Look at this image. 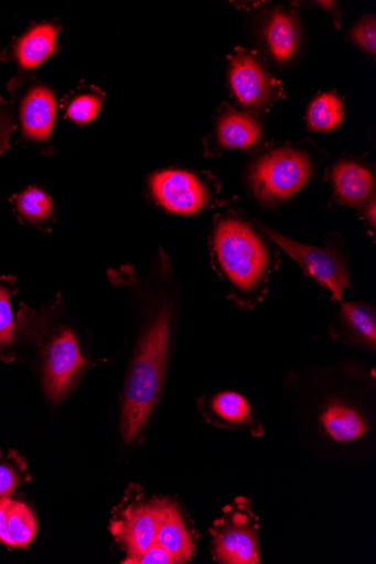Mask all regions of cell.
I'll return each mask as SVG.
<instances>
[{
	"instance_id": "6da1fadb",
	"label": "cell",
	"mask_w": 376,
	"mask_h": 564,
	"mask_svg": "<svg viewBox=\"0 0 376 564\" xmlns=\"http://www.w3.org/2000/svg\"><path fill=\"white\" fill-rule=\"evenodd\" d=\"M144 279L152 315L140 336L126 381L122 433L127 443L146 425L163 393L168 375L176 284L164 251H160L152 272Z\"/></svg>"
},
{
	"instance_id": "7a4b0ae2",
	"label": "cell",
	"mask_w": 376,
	"mask_h": 564,
	"mask_svg": "<svg viewBox=\"0 0 376 564\" xmlns=\"http://www.w3.org/2000/svg\"><path fill=\"white\" fill-rule=\"evenodd\" d=\"M212 247L229 297L244 310H253L264 300L277 269L270 249L249 224L235 218L218 223Z\"/></svg>"
},
{
	"instance_id": "3957f363",
	"label": "cell",
	"mask_w": 376,
	"mask_h": 564,
	"mask_svg": "<svg viewBox=\"0 0 376 564\" xmlns=\"http://www.w3.org/2000/svg\"><path fill=\"white\" fill-rule=\"evenodd\" d=\"M19 332L32 340L46 398L57 404L68 394L87 366L76 334L50 322L49 307L41 312L21 304Z\"/></svg>"
},
{
	"instance_id": "277c9868",
	"label": "cell",
	"mask_w": 376,
	"mask_h": 564,
	"mask_svg": "<svg viewBox=\"0 0 376 564\" xmlns=\"http://www.w3.org/2000/svg\"><path fill=\"white\" fill-rule=\"evenodd\" d=\"M303 152L281 149L267 153L251 169L249 181L255 196L267 204L284 202L299 193L312 176Z\"/></svg>"
},
{
	"instance_id": "5b68a950",
	"label": "cell",
	"mask_w": 376,
	"mask_h": 564,
	"mask_svg": "<svg viewBox=\"0 0 376 564\" xmlns=\"http://www.w3.org/2000/svg\"><path fill=\"white\" fill-rule=\"evenodd\" d=\"M260 228L297 262L304 275L330 290L335 302H343L345 291L352 286L348 262L343 252L334 246H308L262 225Z\"/></svg>"
},
{
	"instance_id": "8992f818",
	"label": "cell",
	"mask_w": 376,
	"mask_h": 564,
	"mask_svg": "<svg viewBox=\"0 0 376 564\" xmlns=\"http://www.w3.org/2000/svg\"><path fill=\"white\" fill-rule=\"evenodd\" d=\"M258 519L246 498L226 507L225 516L211 530L213 555L219 563H260L258 545Z\"/></svg>"
},
{
	"instance_id": "52a82bcc",
	"label": "cell",
	"mask_w": 376,
	"mask_h": 564,
	"mask_svg": "<svg viewBox=\"0 0 376 564\" xmlns=\"http://www.w3.org/2000/svg\"><path fill=\"white\" fill-rule=\"evenodd\" d=\"M149 188L154 202L164 210L192 216L204 210L211 193L207 184L197 175L179 170H169L153 174Z\"/></svg>"
},
{
	"instance_id": "ba28073f",
	"label": "cell",
	"mask_w": 376,
	"mask_h": 564,
	"mask_svg": "<svg viewBox=\"0 0 376 564\" xmlns=\"http://www.w3.org/2000/svg\"><path fill=\"white\" fill-rule=\"evenodd\" d=\"M23 90L15 89L19 99V118L25 140L45 147L51 140L57 119L56 94L39 82H25Z\"/></svg>"
},
{
	"instance_id": "9c48e42d",
	"label": "cell",
	"mask_w": 376,
	"mask_h": 564,
	"mask_svg": "<svg viewBox=\"0 0 376 564\" xmlns=\"http://www.w3.org/2000/svg\"><path fill=\"white\" fill-rule=\"evenodd\" d=\"M330 332L339 341L374 351L376 348L374 306L363 301L342 303L341 312L333 321Z\"/></svg>"
},
{
	"instance_id": "30bf717a",
	"label": "cell",
	"mask_w": 376,
	"mask_h": 564,
	"mask_svg": "<svg viewBox=\"0 0 376 564\" xmlns=\"http://www.w3.org/2000/svg\"><path fill=\"white\" fill-rule=\"evenodd\" d=\"M161 500L141 505L128 511L122 523L115 527L128 550V557L142 554L157 538Z\"/></svg>"
},
{
	"instance_id": "8fae6325",
	"label": "cell",
	"mask_w": 376,
	"mask_h": 564,
	"mask_svg": "<svg viewBox=\"0 0 376 564\" xmlns=\"http://www.w3.org/2000/svg\"><path fill=\"white\" fill-rule=\"evenodd\" d=\"M62 26L60 23L45 22L33 26L18 40L13 56L24 70L41 66L55 53Z\"/></svg>"
},
{
	"instance_id": "7c38bea8",
	"label": "cell",
	"mask_w": 376,
	"mask_h": 564,
	"mask_svg": "<svg viewBox=\"0 0 376 564\" xmlns=\"http://www.w3.org/2000/svg\"><path fill=\"white\" fill-rule=\"evenodd\" d=\"M36 532L35 518L25 503L0 497V542L25 549L34 541Z\"/></svg>"
},
{
	"instance_id": "4fadbf2b",
	"label": "cell",
	"mask_w": 376,
	"mask_h": 564,
	"mask_svg": "<svg viewBox=\"0 0 376 564\" xmlns=\"http://www.w3.org/2000/svg\"><path fill=\"white\" fill-rule=\"evenodd\" d=\"M155 542L173 555L175 563H186L194 555V543L180 510L169 500H161Z\"/></svg>"
},
{
	"instance_id": "5bb4252c",
	"label": "cell",
	"mask_w": 376,
	"mask_h": 564,
	"mask_svg": "<svg viewBox=\"0 0 376 564\" xmlns=\"http://www.w3.org/2000/svg\"><path fill=\"white\" fill-rule=\"evenodd\" d=\"M320 422L335 441L347 443L362 437L368 425L359 410L345 400L331 398L320 415Z\"/></svg>"
},
{
	"instance_id": "9a60e30c",
	"label": "cell",
	"mask_w": 376,
	"mask_h": 564,
	"mask_svg": "<svg viewBox=\"0 0 376 564\" xmlns=\"http://www.w3.org/2000/svg\"><path fill=\"white\" fill-rule=\"evenodd\" d=\"M230 79L244 106L259 107L270 96V78L251 57L240 56L234 61Z\"/></svg>"
},
{
	"instance_id": "2e32d148",
	"label": "cell",
	"mask_w": 376,
	"mask_h": 564,
	"mask_svg": "<svg viewBox=\"0 0 376 564\" xmlns=\"http://www.w3.org/2000/svg\"><path fill=\"white\" fill-rule=\"evenodd\" d=\"M336 197L342 204L357 207L369 199L374 192L373 174L365 167L342 162L337 164L332 174Z\"/></svg>"
},
{
	"instance_id": "e0dca14e",
	"label": "cell",
	"mask_w": 376,
	"mask_h": 564,
	"mask_svg": "<svg viewBox=\"0 0 376 564\" xmlns=\"http://www.w3.org/2000/svg\"><path fill=\"white\" fill-rule=\"evenodd\" d=\"M211 416L226 429H247L255 433L256 421L248 401L234 391H224L208 400Z\"/></svg>"
},
{
	"instance_id": "ac0fdd59",
	"label": "cell",
	"mask_w": 376,
	"mask_h": 564,
	"mask_svg": "<svg viewBox=\"0 0 376 564\" xmlns=\"http://www.w3.org/2000/svg\"><path fill=\"white\" fill-rule=\"evenodd\" d=\"M105 93L98 87L80 84L63 99L66 116L78 124L93 122L105 100Z\"/></svg>"
},
{
	"instance_id": "d6986e66",
	"label": "cell",
	"mask_w": 376,
	"mask_h": 564,
	"mask_svg": "<svg viewBox=\"0 0 376 564\" xmlns=\"http://www.w3.org/2000/svg\"><path fill=\"white\" fill-rule=\"evenodd\" d=\"M18 279L0 276V358L7 362L13 360L11 351L15 345V323L12 310V296L17 294Z\"/></svg>"
},
{
	"instance_id": "ffe728a7",
	"label": "cell",
	"mask_w": 376,
	"mask_h": 564,
	"mask_svg": "<svg viewBox=\"0 0 376 564\" xmlns=\"http://www.w3.org/2000/svg\"><path fill=\"white\" fill-rule=\"evenodd\" d=\"M218 135L224 147L249 148L260 140L261 129L253 118L234 112L222 119Z\"/></svg>"
},
{
	"instance_id": "44dd1931",
	"label": "cell",
	"mask_w": 376,
	"mask_h": 564,
	"mask_svg": "<svg viewBox=\"0 0 376 564\" xmlns=\"http://www.w3.org/2000/svg\"><path fill=\"white\" fill-rule=\"evenodd\" d=\"M267 39L277 61L280 63L288 61L294 54L299 42L296 21L278 11L268 28Z\"/></svg>"
},
{
	"instance_id": "7402d4cb",
	"label": "cell",
	"mask_w": 376,
	"mask_h": 564,
	"mask_svg": "<svg viewBox=\"0 0 376 564\" xmlns=\"http://www.w3.org/2000/svg\"><path fill=\"white\" fill-rule=\"evenodd\" d=\"M19 215L30 225L41 226L55 218L52 198L36 187H30L15 198Z\"/></svg>"
},
{
	"instance_id": "603a6c76",
	"label": "cell",
	"mask_w": 376,
	"mask_h": 564,
	"mask_svg": "<svg viewBox=\"0 0 376 564\" xmlns=\"http://www.w3.org/2000/svg\"><path fill=\"white\" fill-rule=\"evenodd\" d=\"M343 119L342 101L333 94L319 96L309 109V124L315 131L333 130L342 123Z\"/></svg>"
},
{
	"instance_id": "cb8c5ba5",
	"label": "cell",
	"mask_w": 376,
	"mask_h": 564,
	"mask_svg": "<svg viewBox=\"0 0 376 564\" xmlns=\"http://www.w3.org/2000/svg\"><path fill=\"white\" fill-rule=\"evenodd\" d=\"M28 465L25 459L17 452L11 451L8 455L0 449V497L11 495L26 480Z\"/></svg>"
},
{
	"instance_id": "d4e9b609",
	"label": "cell",
	"mask_w": 376,
	"mask_h": 564,
	"mask_svg": "<svg viewBox=\"0 0 376 564\" xmlns=\"http://www.w3.org/2000/svg\"><path fill=\"white\" fill-rule=\"evenodd\" d=\"M127 564H175L173 555L161 544L154 542L142 554L127 557Z\"/></svg>"
},
{
	"instance_id": "484cf974",
	"label": "cell",
	"mask_w": 376,
	"mask_h": 564,
	"mask_svg": "<svg viewBox=\"0 0 376 564\" xmlns=\"http://www.w3.org/2000/svg\"><path fill=\"white\" fill-rule=\"evenodd\" d=\"M17 128L11 110L6 101L0 99V155H3L11 148V135Z\"/></svg>"
},
{
	"instance_id": "4316f807",
	"label": "cell",
	"mask_w": 376,
	"mask_h": 564,
	"mask_svg": "<svg viewBox=\"0 0 376 564\" xmlns=\"http://www.w3.org/2000/svg\"><path fill=\"white\" fill-rule=\"evenodd\" d=\"M354 39L355 41L363 46L365 50L369 51L373 55L376 51V23L375 18H367L362 21L357 28L354 30Z\"/></svg>"
},
{
	"instance_id": "83f0119b",
	"label": "cell",
	"mask_w": 376,
	"mask_h": 564,
	"mask_svg": "<svg viewBox=\"0 0 376 564\" xmlns=\"http://www.w3.org/2000/svg\"><path fill=\"white\" fill-rule=\"evenodd\" d=\"M376 203L375 196H373L372 200L368 203L366 208V219L370 224L372 228L375 229L376 226Z\"/></svg>"
}]
</instances>
